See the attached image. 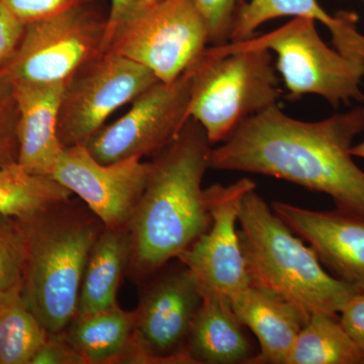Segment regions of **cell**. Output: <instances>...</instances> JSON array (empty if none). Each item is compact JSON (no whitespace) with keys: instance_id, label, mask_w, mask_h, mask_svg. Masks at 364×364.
Listing matches in <instances>:
<instances>
[{"instance_id":"cell-8","label":"cell","mask_w":364,"mask_h":364,"mask_svg":"<svg viewBox=\"0 0 364 364\" xmlns=\"http://www.w3.org/2000/svg\"><path fill=\"white\" fill-rule=\"evenodd\" d=\"M233 44L274 52L275 68L284 79L289 100L316 95L334 107L351 100L364 102V61L331 49L321 39L312 18H293L272 32Z\"/></svg>"},{"instance_id":"cell-2","label":"cell","mask_w":364,"mask_h":364,"mask_svg":"<svg viewBox=\"0 0 364 364\" xmlns=\"http://www.w3.org/2000/svg\"><path fill=\"white\" fill-rule=\"evenodd\" d=\"M212 144L189 119L170 145L153 157L152 168L128 229L132 257L127 274L138 284L176 260L210 228L203 176Z\"/></svg>"},{"instance_id":"cell-9","label":"cell","mask_w":364,"mask_h":364,"mask_svg":"<svg viewBox=\"0 0 364 364\" xmlns=\"http://www.w3.org/2000/svg\"><path fill=\"white\" fill-rule=\"evenodd\" d=\"M135 333L124 363L196 364L186 352L203 294L193 273L176 259L140 282Z\"/></svg>"},{"instance_id":"cell-1","label":"cell","mask_w":364,"mask_h":364,"mask_svg":"<svg viewBox=\"0 0 364 364\" xmlns=\"http://www.w3.org/2000/svg\"><path fill=\"white\" fill-rule=\"evenodd\" d=\"M364 131V105L304 122L275 105L246 119L213 148L210 168L274 177L326 193L336 210L364 219V171L352 142Z\"/></svg>"},{"instance_id":"cell-10","label":"cell","mask_w":364,"mask_h":364,"mask_svg":"<svg viewBox=\"0 0 364 364\" xmlns=\"http://www.w3.org/2000/svg\"><path fill=\"white\" fill-rule=\"evenodd\" d=\"M158 78L147 67L117 53H100L64 86L58 135L64 148L85 146L117 109L133 102Z\"/></svg>"},{"instance_id":"cell-26","label":"cell","mask_w":364,"mask_h":364,"mask_svg":"<svg viewBox=\"0 0 364 364\" xmlns=\"http://www.w3.org/2000/svg\"><path fill=\"white\" fill-rule=\"evenodd\" d=\"M18 109L13 83L0 72V167L18 162Z\"/></svg>"},{"instance_id":"cell-23","label":"cell","mask_w":364,"mask_h":364,"mask_svg":"<svg viewBox=\"0 0 364 364\" xmlns=\"http://www.w3.org/2000/svg\"><path fill=\"white\" fill-rule=\"evenodd\" d=\"M71 196L53 177L31 173L18 162L0 167V214L28 221Z\"/></svg>"},{"instance_id":"cell-17","label":"cell","mask_w":364,"mask_h":364,"mask_svg":"<svg viewBox=\"0 0 364 364\" xmlns=\"http://www.w3.org/2000/svg\"><path fill=\"white\" fill-rule=\"evenodd\" d=\"M231 301L203 294L189 330L186 352L196 364H250L255 356Z\"/></svg>"},{"instance_id":"cell-12","label":"cell","mask_w":364,"mask_h":364,"mask_svg":"<svg viewBox=\"0 0 364 364\" xmlns=\"http://www.w3.org/2000/svg\"><path fill=\"white\" fill-rule=\"evenodd\" d=\"M256 184L247 177L205 189L210 228L176 259L191 270L203 294L233 299L250 286L239 237L238 215L242 200Z\"/></svg>"},{"instance_id":"cell-28","label":"cell","mask_w":364,"mask_h":364,"mask_svg":"<svg viewBox=\"0 0 364 364\" xmlns=\"http://www.w3.org/2000/svg\"><path fill=\"white\" fill-rule=\"evenodd\" d=\"M31 364H86V361L60 332L48 333L45 343Z\"/></svg>"},{"instance_id":"cell-24","label":"cell","mask_w":364,"mask_h":364,"mask_svg":"<svg viewBox=\"0 0 364 364\" xmlns=\"http://www.w3.org/2000/svg\"><path fill=\"white\" fill-rule=\"evenodd\" d=\"M26 255V233L23 221L0 214V293L20 282Z\"/></svg>"},{"instance_id":"cell-19","label":"cell","mask_w":364,"mask_h":364,"mask_svg":"<svg viewBox=\"0 0 364 364\" xmlns=\"http://www.w3.org/2000/svg\"><path fill=\"white\" fill-rule=\"evenodd\" d=\"M132 257L128 227L102 230L83 274L75 315H85L117 305V291L127 274Z\"/></svg>"},{"instance_id":"cell-16","label":"cell","mask_w":364,"mask_h":364,"mask_svg":"<svg viewBox=\"0 0 364 364\" xmlns=\"http://www.w3.org/2000/svg\"><path fill=\"white\" fill-rule=\"evenodd\" d=\"M230 301L242 324L259 342L260 351L250 364H286L311 315L291 301L251 284Z\"/></svg>"},{"instance_id":"cell-27","label":"cell","mask_w":364,"mask_h":364,"mask_svg":"<svg viewBox=\"0 0 364 364\" xmlns=\"http://www.w3.org/2000/svg\"><path fill=\"white\" fill-rule=\"evenodd\" d=\"M97 0H2L23 25L48 18L74 7L97 4Z\"/></svg>"},{"instance_id":"cell-6","label":"cell","mask_w":364,"mask_h":364,"mask_svg":"<svg viewBox=\"0 0 364 364\" xmlns=\"http://www.w3.org/2000/svg\"><path fill=\"white\" fill-rule=\"evenodd\" d=\"M208 33L193 0H138L107 30L105 50L171 82L207 49Z\"/></svg>"},{"instance_id":"cell-33","label":"cell","mask_w":364,"mask_h":364,"mask_svg":"<svg viewBox=\"0 0 364 364\" xmlns=\"http://www.w3.org/2000/svg\"><path fill=\"white\" fill-rule=\"evenodd\" d=\"M144 2H156L160 1V0H142Z\"/></svg>"},{"instance_id":"cell-15","label":"cell","mask_w":364,"mask_h":364,"mask_svg":"<svg viewBox=\"0 0 364 364\" xmlns=\"http://www.w3.org/2000/svg\"><path fill=\"white\" fill-rule=\"evenodd\" d=\"M65 83L13 85L18 109V162L31 173L51 176L63 152L58 117Z\"/></svg>"},{"instance_id":"cell-5","label":"cell","mask_w":364,"mask_h":364,"mask_svg":"<svg viewBox=\"0 0 364 364\" xmlns=\"http://www.w3.org/2000/svg\"><path fill=\"white\" fill-rule=\"evenodd\" d=\"M188 69L189 114L212 145L224 142L246 119L277 105L282 97L272 52L263 48L212 46Z\"/></svg>"},{"instance_id":"cell-20","label":"cell","mask_w":364,"mask_h":364,"mask_svg":"<svg viewBox=\"0 0 364 364\" xmlns=\"http://www.w3.org/2000/svg\"><path fill=\"white\" fill-rule=\"evenodd\" d=\"M62 333L86 364L119 363L135 333V311L124 310L117 304L75 315Z\"/></svg>"},{"instance_id":"cell-11","label":"cell","mask_w":364,"mask_h":364,"mask_svg":"<svg viewBox=\"0 0 364 364\" xmlns=\"http://www.w3.org/2000/svg\"><path fill=\"white\" fill-rule=\"evenodd\" d=\"M191 73L171 82L158 80L133 100L123 117L102 127L85 147L102 164L156 156L178 136L189 119Z\"/></svg>"},{"instance_id":"cell-14","label":"cell","mask_w":364,"mask_h":364,"mask_svg":"<svg viewBox=\"0 0 364 364\" xmlns=\"http://www.w3.org/2000/svg\"><path fill=\"white\" fill-rule=\"evenodd\" d=\"M272 208L306 241L330 274L364 293V219L335 210L318 212L273 202Z\"/></svg>"},{"instance_id":"cell-7","label":"cell","mask_w":364,"mask_h":364,"mask_svg":"<svg viewBox=\"0 0 364 364\" xmlns=\"http://www.w3.org/2000/svg\"><path fill=\"white\" fill-rule=\"evenodd\" d=\"M107 14L97 4L74 7L25 25L23 35L0 72L13 85L65 83L105 51Z\"/></svg>"},{"instance_id":"cell-4","label":"cell","mask_w":364,"mask_h":364,"mask_svg":"<svg viewBox=\"0 0 364 364\" xmlns=\"http://www.w3.org/2000/svg\"><path fill=\"white\" fill-rule=\"evenodd\" d=\"M239 237L251 286L291 301L311 315L337 316L352 294L361 293L330 274L310 246L273 212L255 189L242 200Z\"/></svg>"},{"instance_id":"cell-3","label":"cell","mask_w":364,"mask_h":364,"mask_svg":"<svg viewBox=\"0 0 364 364\" xmlns=\"http://www.w3.org/2000/svg\"><path fill=\"white\" fill-rule=\"evenodd\" d=\"M23 222V298L48 332H62L75 316L86 263L105 224L72 196Z\"/></svg>"},{"instance_id":"cell-29","label":"cell","mask_w":364,"mask_h":364,"mask_svg":"<svg viewBox=\"0 0 364 364\" xmlns=\"http://www.w3.org/2000/svg\"><path fill=\"white\" fill-rule=\"evenodd\" d=\"M339 314L342 328L364 354V293L352 294Z\"/></svg>"},{"instance_id":"cell-30","label":"cell","mask_w":364,"mask_h":364,"mask_svg":"<svg viewBox=\"0 0 364 364\" xmlns=\"http://www.w3.org/2000/svg\"><path fill=\"white\" fill-rule=\"evenodd\" d=\"M25 25L0 0V66L11 56L20 42Z\"/></svg>"},{"instance_id":"cell-31","label":"cell","mask_w":364,"mask_h":364,"mask_svg":"<svg viewBox=\"0 0 364 364\" xmlns=\"http://www.w3.org/2000/svg\"><path fill=\"white\" fill-rule=\"evenodd\" d=\"M138 0H111V9L107 14V30Z\"/></svg>"},{"instance_id":"cell-18","label":"cell","mask_w":364,"mask_h":364,"mask_svg":"<svg viewBox=\"0 0 364 364\" xmlns=\"http://www.w3.org/2000/svg\"><path fill=\"white\" fill-rule=\"evenodd\" d=\"M284 16L312 18L323 23L331 33L337 51L364 61V35L358 31V14L340 11L333 16L318 0H249L237 18L230 43L249 40L263 23Z\"/></svg>"},{"instance_id":"cell-25","label":"cell","mask_w":364,"mask_h":364,"mask_svg":"<svg viewBox=\"0 0 364 364\" xmlns=\"http://www.w3.org/2000/svg\"><path fill=\"white\" fill-rule=\"evenodd\" d=\"M208 33V43L226 45L231 40L237 18L247 0H193Z\"/></svg>"},{"instance_id":"cell-32","label":"cell","mask_w":364,"mask_h":364,"mask_svg":"<svg viewBox=\"0 0 364 364\" xmlns=\"http://www.w3.org/2000/svg\"><path fill=\"white\" fill-rule=\"evenodd\" d=\"M350 153L353 157L363 158L364 159V141L358 145L352 146Z\"/></svg>"},{"instance_id":"cell-22","label":"cell","mask_w":364,"mask_h":364,"mask_svg":"<svg viewBox=\"0 0 364 364\" xmlns=\"http://www.w3.org/2000/svg\"><path fill=\"white\" fill-rule=\"evenodd\" d=\"M286 364H364V354L352 341L338 316L311 314L299 333Z\"/></svg>"},{"instance_id":"cell-21","label":"cell","mask_w":364,"mask_h":364,"mask_svg":"<svg viewBox=\"0 0 364 364\" xmlns=\"http://www.w3.org/2000/svg\"><path fill=\"white\" fill-rule=\"evenodd\" d=\"M48 333L23 298V279L0 293V364H31Z\"/></svg>"},{"instance_id":"cell-13","label":"cell","mask_w":364,"mask_h":364,"mask_svg":"<svg viewBox=\"0 0 364 364\" xmlns=\"http://www.w3.org/2000/svg\"><path fill=\"white\" fill-rule=\"evenodd\" d=\"M152 163L131 158L97 161L85 146L64 148L51 177L85 202L105 227H128L149 178Z\"/></svg>"}]
</instances>
